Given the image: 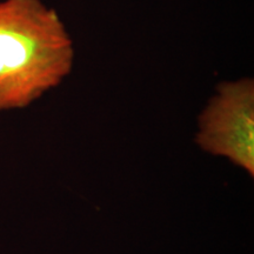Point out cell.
I'll use <instances>...</instances> for the list:
<instances>
[{
  "instance_id": "1",
  "label": "cell",
  "mask_w": 254,
  "mask_h": 254,
  "mask_svg": "<svg viewBox=\"0 0 254 254\" xmlns=\"http://www.w3.org/2000/svg\"><path fill=\"white\" fill-rule=\"evenodd\" d=\"M74 45L41 0H0V111L25 107L71 74Z\"/></svg>"
},
{
  "instance_id": "2",
  "label": "cell",
  "mask_w": 254,
  "mask_h": 254,
  "mask_svg": "<svg viewBox=\"0 0 254 254\" xmlns=\"http://www.w3.org/2000/svg\"><path fill=\"white\" fill-rule=\"evenodd\" d=\"M196 144L254 174V81L220 82L199 117Z\"/></svg>"
}]
</instances>
